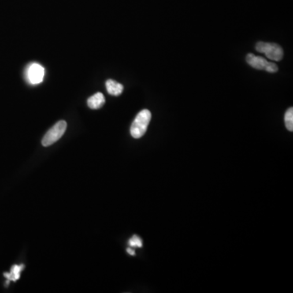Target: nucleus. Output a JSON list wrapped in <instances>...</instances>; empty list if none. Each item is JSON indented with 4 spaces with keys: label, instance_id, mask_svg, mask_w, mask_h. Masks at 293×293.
Here are the masks:
<instances>
[{
    "label": "nucleus",
    "instance_id": "1a4fd4ad",
    "mask_svg": "<svg viewBox=\"0 0 293 293\" xmlns=\"http://www.w3.org/2000/svg\"><path fill=\"white\" fill-rule=\"evenodd\" d=\"M284 120H285L286 127H287V130L289 131H293V109L292 108H290V109H287V112L285 113V117H284Z\"/></svg>",
    "mask_w": 293,
    "mask_h": 293
},
{
    "label": "nucleus",
    "instance_id": "9b49d317",
    "mask_svg": "<svg viewBox=\"0 0 293 293\" xmlns=\"http://www.w3.org/2000/svg\"><path fill=\"white\" fill-rule=\"evenodd\" d=\"M127 253H128L129 254H130V255L131 256L135 255V250H133V249H131V248H129V249H127Z\"/></svg>",
    "mask_w": 293,
    "mask_h": 293
},
{
    "label": "nucleus",
    "instance_id": "20e7f679",
    "mask_svg": "<svg viewBox=\"0 0 293 293\" xmlns=\"http://www.w3.org/2000/svg\"><path fill=\"white\" fill-rule=\"evenodd\" d=\"M246 61L253 68L260 69V70H265L270 72H276L279 70V68L276 64L267 61L263 57H257L252 53L248 54L246 57Z\"/></svg>",
    "mask_w": 293,
    "mask_h": 293
},
{
    "label": "nucleus",
    "instance_id": "9d476101",
    "mask_svg": "<svg viewBox=\"0 0 293 293\" xmlns=\"http://www.w3.org/2000/svg\"><path fill=\"white\" fill-rule=\"evenodd\" d=\"M129 245L132 248H141L143 246V243L141 240L140 238L137 235H134L130 240H129Z\"/></svg>",
    "mask_w": 293,
    "mask_h": 293
},
{
    "label": "nucleus",
    "instance_id": "423d86ee",
    "mask_svg": "<svg viewBox=\"0 0 293 293\" xmlns=\"http://www.w3.org/2000/svg\"><path fill=\"white\" fill-rule=\"evenodd\" d=\"M105 104V98L104 94L97 92L92 96H90L87 101V105L91 109H99L102 108Z\"/></svg>",
    "mask_w": 293,
    "mask_h": 293
},
{
    "label": "nucleus",
    "instance_id": "f257e3e1",
    "mask_svg": "<svg viewBox=\"0 0 293 293\" xmlns=\"http://www.w3.org/2000/svg\"><path fill=\"white\" fill-rule=\"evenodd\" d=\"M152 118L151 112L148 109H143L138 113L131 127V134L133 138L139 139L144 135Z\"/></svg>",
    "mask_w": 293,
    "mask_h": 293
},
{
    "label": "nucleus",
    "instance_id": "6e6552de",
    "mask_svg": "<svg viewBox=\"0 0 293 293\" xmlns=\"http://www.w3.org/2000/svg\"><path fill=\"white\" fill-rule=\"evenodd\" d=\"M25 268L24 265H12V269H11L9 273H4V277L6 278L9 281L16 282L20 279V272L23 271Z\"/></svg>",
    "mask_w": 293,
    "mask_h": 293
},
{
    "label": "nucleus",
    "instance_id": "39448f33",
    "mask_svg": "<svg viewBox=\"0 0 293 293\" xmlns=\"http://www.w3.org/2000/svg\"><path fill=\"white\" fill-rule=\"evenodd\" d=\"M44 68L37 63L30 64L26 70L27 79L30 84L36 85L42 83L44 78Z\"/></svg>",
    "mask_w": 293,
    "mask_h": 293
},
{
    "label": "nucleus",
    "instance_id": "0eeeda50",
    "mask_svg": "<svg viewBox=\"0 0 293 293\" xmlns=\"http://www.w3.org/2000/svg\"><path fill=\"white\" fill-rule=\"evenodd\" d=\"M106 88L108 92L112 95H120L123 91V86L116 81L109 79L106 82Z\"/></svg>",
    "mask_w": 293,
    "mask_h": 293
},
{
    "label": "nucleus",
    "instance_id": "7ed1b4c3",
    "mask_svg": "<svg viewBox=\"0 0 293 293\" xmlns=\"http://www.w3.org/2000/svg\"><path fill=\"white\" fill-rule=\"evenodd\" d=\"M66 128V121L60 120L46 132L42 139V144L44 146H48L56 143L63 136Z\"/></svg>",
    "mask_w": 293,
    "mask_h": 293
},
{
    "label": "nucleus",
    "instance_id": "f03ea898",
    "mask_svg": "<svg viewBox=\"0 0 293 293\" xmlns=\"http://www.w3.org/2000/svg\"><path fill=\"white\" fill-rule=\"evenodd\" d=\"M256 50L261 53H265L270 60L280 61L283 57V50L277 43L258 42L256 44Z\"/></svg>",
    "mask_w": 293,
    "mask_h": 293
}]
</instances>
